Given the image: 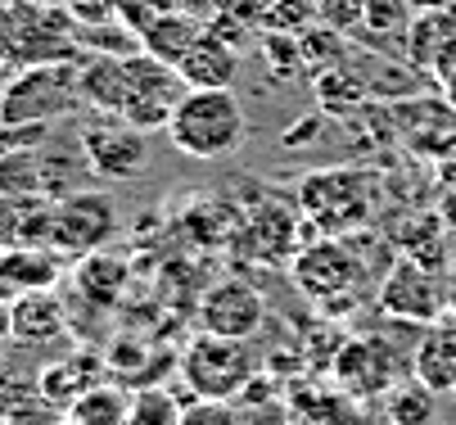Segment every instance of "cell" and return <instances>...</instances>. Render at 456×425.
<instances>
[{
    "label": "cell",
    "mask_w": 456,
    "mask_h": 425,
    "mask_svg": "<svg viewBox=\"0 0 456 425\" xmlns=\"http://www.w3.org/2000/svg\"><path fill=\"white\" fill-rule=\"evenodd\" d=\"M63 258L59 249H5L0 263V285L10 290V298L28 294V290H54L63 276Z\"/></svg>",
    "instance_id": "18"
},
{
    "label": "cell",
    "mask_w": 456,
    "mask_h": 425,
    "mask_svg": "<svg viewBox=\"0 0 456 425\" xmlns=\"http://www.w3.org/2000/svg\"><path fill=\"white\" fill-rule=\"evenodd\" d=\"M77 141L95 181H136L150 168V132L122 123V118L95 113L77 132Z\"/></svg>",
    "instance_id": "9"
},
{
    "label": "cell",
    "mask_w": 456,
    "mask_h": 425,
    "mask_svg": "<svg viewBox=\"0 0 456 425\" xmlns=\"http://www.w3.org/2000/svg\"><path fill=\"white\" fill-rule=\"evenodd\" d=\"M298 45H303V64L312 69V73H325V69H339L344 64V32L339 28H307L303 37H298Z\"/></svg>",
    "instance_id": "27"
},
{
    "label": "cell",
    "mask_w": 456,
    "mask_h": 425,
    "mask_svg": "<svg viewBox=\"0 0 456 425\" xmlns=\"http://www.w3.org/2000/svg\"><path fill=\"white\" fill-rule=\"evenodd\" d=\"M321 136V118H312L307 127H289L285 132V145H303V141H316Z\"/></svg>",
    "instance_id": "35"
},
{
    "label": "cell",
    "mask_w": 456,
    "mask_h": 425,
    "mask_svg": "<svg viewBox=\"0 0 456 425\" xmlns=\"http://www.w3.org/2000/svg\"><path fill=\"white\" fill-rule=\"evenodd\" d=\"M82 104L77 95V64H32L10 78L0 91V123H54Z\"/></svg>",
    "instance_id": "5"
},
{
    "label": "cell",
    "mask_w": 456,
    "mask_h": 425,
    "mask_svg": "<svg viewBox=\"0 0 456 425\" xmlns=\"http://www.w3.org/2000/svg\"><path fill=\"white\" fill-rule=\"evenodd\" d=\"M267 322V298L244 276H222L200 298V331L226 339H253Z\"/></svg>",
    "instance_id": "12"
},
{
    "label": "cell",
    "mask_w": 456,
    "mask_h": 425,
    "mask_svg": "<svg viewBox=\"0 0 456 425\" xmlns=\"http://www.w3.org/2000/svg\"><path fill=\"white\" fill-rule=\"evenodd\" d=\"M181 78L190 91H231L235 78H240V45L222 41L217 32H200V41H194L185 54H181Z\"/></svg>",
    "instance_id": "13"
},
{
    "label": "cell",
    "mask_w": 456,
    "mask_h": 425,
    "mask_svg": "<svg viewBox=\"0 0 456 425\" xmlns=\"http://www.w3.org/2000/svg\"><path fill=\"white\" fill-rule=\"evenodd\" d=\"M263 59H267L272 78H289V73L307 69V64H303V45H298L294 32H267V37H263Z\"/></svg>",
    "instance_id": "31"
},
{
    "label": "cell",
    "mask_w": 456,
    "mask_h": 425,
    "mask_svg": "<svg viewBox=\"0 0 456 425\" xmlns=\"http://www.w3.org/2000/svg\"><path fill=\"white\" fill-rule=\"evenodd\" d=\"M37 5H63V0H37Z\"/></svg>",
    "instance_id": "37"
},
{
    "label": "cell",
    "mask_w": 456,
    "mask_h": 425,
    "mask_svg": "<svg viewBox=\"0 0 456 425\" xmlns=\"http://www.w3.org/2000/svg\"><path fill=\"white\" fill-rule=\"evenodd\" d=\"M126 64V100H122V123H132L141 132H167L176 104L185 100V78L176 64H163L150 50H136L122 59Z\"/></svg>",
    "instance_id": "7"
},
{
    "label": "cell",
    "mask_w": 456,
    "mask_h": 425,
    "mask_svg": "<svg viewBox=\"0 0 456 425\" xmlns=\"http://www.w3.org/2000/svg\"><path fill=\"white\" fill-rule=\"evenodd\" d=\"M63 10L77 19V28H95V23H113L122 0H63Z\"/></svg>",
    "instance_id": "34"
},
{
    "label": "cell",
    "mask_w": 456,
    "mask_h": 425,
    "mask_svg": "<svg viewBox=\"0 0 456 425\" xmlns=\"http://www.w3.org/2000/svg\"><path fill=\"white\" fill-rule=\"evenodd\" d=\"M63 335H69V308L54 290H28L10 303V339L41 348Z\"/></svg>",
    "instance_id": "15"
},
{
    "label": "cell",
    "mask_w": 456,
    "mask_h": 425,
    "mask_svg": "<svg viewBox=\"0 0 456 425\" xmlns=\"http://www.w3.org/2000/svg\"><path fill=\"white\" fill-rule=\"evenodd\" d=\"M0 263H5V245H0Z\"/></svg>",
    "instance_id": "38"
},
{
    "label": "cell",
    "mask_w": 456,
    "mask_h": 425,
    "mask_svg": "<svg viewBox=\"0 0 456 425\" xmlns=\"http://www.w3.org/2000/svg\"><path fill=\"white\" fill-rule=\"evenodd\" d=\"M379 308L411 326H434L447 313V294H443V281L429 272V263L407 254L388 267V276L379 285Z\"/></svg>",
    "instance_id": "11"
},
{
    "label": "cell",
    "mask_w": 456,
    "mask_h": 425,
    "mask_svg": "<svg viewBox=\"0 0 456 425\" xmlns=\"http://www.w3.org/2000/svg\"><path fill=\"white\" fill-rule=\"evenodd\" d=\"M0 5H5V0H0Z\"/></svg>",
    "instance_id": "39"
},
{
    "label": "cell",
    "mask_w": 456,
    "mask_h": 425,
    "mask_svg": "<svg viewBox=\"0 0 456 425\" xmlns=\"http://www.w3.org/2000/svg\"><path fill=\"white\" fill-rule=\"evenodd\" d=\"M77 95L91 113L118 118L126 100V64L118 54H86L77 64Z\"/></svg>",
    "instance_id": "17"
},
{
    "label": "cell",
    "mask_w": 456,
    "mask_h": 425,
    "mask_svg": "<svg viewBox=\"0 0 456 425\" xmlns=\"http://www.w3.org/2000/svg\"><path fill=\"white\" fill-rule=\"evenodd\" d=\"M126 412H132V394L100 380L95 389L73 398V407L63 416H69V425H126Z\"/></svg>",
    "instance_id": "22"
},
{
    "label": "cell",
    "mask_w": 456,
    "mask_h": 425,
    "mask_svg": "<svg viewBox=\"0 0 456 425\" xmlns=\"http://www.w3.org/2000/svg\"><path fill=\"white\" fill-rule=\"evenodd\" d=\"M5 380H10V376H5V353H0V389H5Z\"/></svg>",
    "instance_id": "36"
},
{
    "label": "cell",
    "mask_w": 456,
    "mask_h": 425,
    "mask_svg": "<svg viewBox=\"0 0 456 425\" xmlns=\"http://www.w3.org/2000/svg\"><path fill=\"white\" fill-rule=\"evenodd\" d=\"M100 367H104V357L77 353V357H69V362H54V367H45V372L37 376V389H41V398H50L54 407L69 412L73 398H82L86 389L100 385Z\"/></svg>",
    "instance_id": "20"
},
{
    "label": "cell",
    "mask_w": 456,
    "mask_h": 425,
    "mask_svg": "<svg viewBox=\"0 0 456 425\" xmlns=\"http://www.w3.org/2000/svg\"><path fill=\"white\" fill-rule=\"evenodd\" d=\"M73 285H77L82 298L100 303V308H113V303L126 294V285H132V267H126V258L100 249V254L77 258V267H73Z\"/></svg>",
    "instance_id": "19"
},
{
    "label": "cell",
    "mask_w": 456,
    "mask_h": 425,
    "mask_svg": "<svg viewBox=\"0 0 456 425\" xmlns=\"http://www.w3.org/2000/svg\"><path fill=\"white\" fill-rule=\"evenodd\" d=\"M357 32H366V37H407L411 28H407V14L398 10V0H366V14H362V28Z\"/></svg>",
    "instance_id": "33"
},
{
    "label": "cell",
    "mask_w": 456,
    "mask_h": 425,
    "mask_svg": "<svg viewBox=\"0 0 456 425\" xmlns=\"http://www.w3.org/2000/svg\"><path fill=\"white\" fill-rule=\"evenodd\" d=\"M240 217L244 213H235L231 204H222V200H204V204H194L185 217H181V226H185V235L194 240V245H231L235 240V231H240Z\"/></svg>",
    "instance_id": "23"
},
{
    "label": "cell",
    "mask_w": 456,
    "mask_h": 425,
    "mask_svg": "<svg viewBox=\"0 0 456 425\" xmlns=\"http://www.w3.org/2000/svg\"><path fill=\"white\" fill-rule=\"evenodd\" d=\"M200 32H204V19L181 14V10H159V19L141 32V45L163 64H181V54L200 41Z\"/></svg>",
    "instance_id": "21"
},
{
    "label": "cell",
    "mask_w": 456,
    "mask_h": 425,
    "mask_svg": "<svg viewBox=\"0 0 456 425\" xmlns=\"http://www.w3.org/2000/svg\"><path fill=\"white\" fill-rule=\"evenodd\" d=\"M181 385L194 398H240L257 380V353L248 339L200 331L181 348Z\"/></svg>",
    "instance_id": "3"
},
{
    "label": "cell",
    "mask_w": 456,
    "mask_h": 425,
    "mask_svg": "<svg viewBox=\"0 0 456 425\" xmlns=\"http://www.w3.org/2000/svg\"><path fill=\"white\" fill-rule=\"evenodd\" d=\"M45 150V145H41ZM41 150L0 154V195H45V163ZM50 200V195H45Z\"/></svg>",
    "instance_id": "25"
},
{
    "label": "cell",
    "mask_w": 456,
    "mask_h": 425,
    "mask_svg": "<svg viewBox=\"0 0 456 425\" xmlns=\"http://www.w3.org/2000/svg\"><path fill=\"white\" fill-rule=\"evenodd\" d=\"M181 425H240L235 398H190L181 407Z\"/></svg>",
    "instance_id": "32"
},
{
    "label": "cell",
    "mask_w": 456,
    "mask_h": 425,
    "mask_svg": "<svg viewBox=\"0 0 456 425\" xmlns=\"http://www.w3.org/2000/svg\"><path fill=\"white\" fill-rule=\"evenodd\" d=\"M384 416L394 425H434L438 416V394L425 380H398L394 389L384 394Z\"/></svg>",
    "instance_id": "24"
},
{
    "label": "cell",
    "mask_w": 456,
    "mask_h": 425,
    "mask_svg": "<svg viewBox=\"0 0 456 425\" xmlns=\"http://www.w3.org/2000/svg\"><path fill=\"white\" fill-rule=\"evenodd\" d=\"M294 204L321 235H357L379 204V181L366 168H316L298 181Z\"/></svg>",
    "instance_id": "2"
},
{
    "label": "cell",
    "mask_w": 456,
    "mask_h": 425,
    "mask_svg": "<svg viewBox=\"0 0 456 425\" xmlns=\"http://www.w3.org/2000/svg\"><path fill=\"white\" fill-rule=\"evenodd\" d=\"M77 41H82V45H91V54H118V59H126V54L145 50V45H141V37H136L132 28H126L122 19H118V28H113V23L77 28Z\"/></svg>",
    "instance_id": "29"
},
{
    "label": "cell",
    "mask_w": 456,
    "mask_h": 425,
    "mask_svg": "<svg viewBox=\"0 0 456 425\" xmlns=\"http://www.w3.org/2000/svg\"><path fill=\"white\" fill-rule=\"evenodd\" d=\"M303 226H312V222L303 217L298 204L263 200L257 208H248V213L240 217V231H235V240H231V249H235L244 263H253V267H289V263L298 258V249L312 240Z\"/></svg>",
    "instance_id": "6"
},
{
    "label": "cell",
    "mask_w": 456,
    "mask_h": 425,
    "mask_svg": "<svg viewBox=\"0 0 456 425\" xmlns=\"http://www.w3.org/2000/svg\"><path fill=\"white\" fill-rule=\"evenodd\" d=\"M316 95H321V104L330 109V113H357L362 100H366V82H357V78L339 64V69L316 73Z\"/></svg>",
    "instance_id": "26"
},
{
    "label": "cell",
    "mask_w": 456,
    "mask_h": 425,
    "mask_svg": "<svg viewBox=\"0 0 456 425\" xmlns=\"http://www.w3.org/2000/svg\"><path fill=\"white\" fill-rule=\"evenodd\" d=\"M330 372H335V380L348 398H384L403 380V357L388 339L366 335V339H344L339 344Z\"/></svg>",
    "instance_id": "10"
},
{
    "label": "cell",
    "mask_w": 456,
    "mask_h": 425,
    "mask_svg": "<svg viewBox=\"0 0 456 425\" xmlns=\"http://www.w3.org/2000/svg\"><path fill=\"white\" fill-rule=\"evenodd\" d=\"M362 272H366V263L353 249L348 235H316L289 263L298 294H307L321 308H344V303H353V294L362 290Z\"/></svg>",
    "instance_id": "4"
},
{
    "label": "cell",
    "mask_w": 456,
    "mask_h": 425,
    "mask_svg": "<svg viewBox=\"0 0 456 425\" xmlns=\"http://www.w3.org/2000/svg\"><path fill=\"white\" fill-rule=\"evenodd\" d=\"M321 19V0H267V32H294L303 37Z\"/></svg>",
    "instance_id": "30"
},
{
    "label": "cell",
    "mask_w": 456,
    "mask_h": 425,
    "mask_svg": "<svg viewBox=\"0 0 456 425\" xmlns=\"http://www.w3.org/2000/svg\"><path fill=\"white\" fill-rule=\"evenodd\" d=\"M411 376L425 380L438 398L456 394V326H420L416 353H411Z\"/></svg>",
    "instance_id": "16"
},
{
    "label": "cell",
    "mask_w": 456,
    "mask_h": 425,
    "mask_svg": "<svg viewBox=\"0 0 456 425\" xmlns=\"http://www.w3.org/2000/svg\"><path fill=\"white\" fill-rule=\"evenodd\" d=\"M167 141L185 159H200V163L231 159L248 141V113L235 100V91H185V100L176 104L167 123Z\"/></svg>",
    "instance_id": "1"
},
{
    "label": "cell",
    "mask_w": 456,
    "mask_h": 425,
    "mask_svg": "<svg viewBox=\"0 0 456 425\" xmlns=\"http://www.w3.org/2000/svg\"><path fill=\"white\" fill-rule=\"evenodd\" d=\"M118 235V204L104 191H73L54 200V235L50 249H59L69 263L100 254L109 240Z\"/></svg>",
    "instance_id": "8"
},
{
    "label": "cell",
    "mask_w": 456,
    "mask_h": 425,
    "mask_svg": "<svg viewBox=\"0 0 456 425\" xmlns=\"http://www.w3.org/2000/svg\"><path fill=\"white\" fill-rule=\"evenodd\" d=\"M126 425H181V407L167 389H136L132 394V412H126Z\"/></svg>",
    "instance_id": "28"
},
{
    "label": "cell",
    "mask_w": 456,
    "mask_h": 425,
    "mask_svg": "<svg viewBox=\"0 0 456 425\" xmlns=\"http://www.w3.org/2000/svg\"><path fill=\"white\" fill-rule=\"evenodd\" d=\"M54 200L45 195H0V245L5 249H50Z\"/></svg>",
    "instance_id": "14"
}]
</instances>
